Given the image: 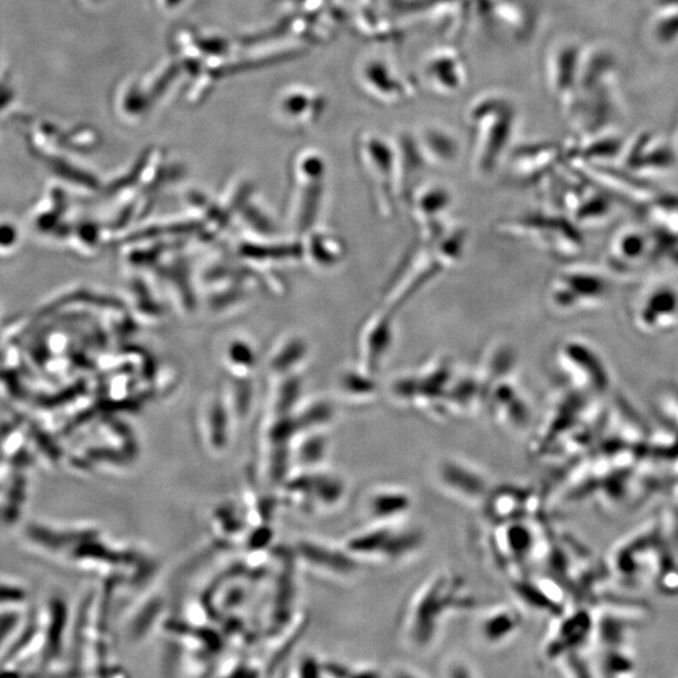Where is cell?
<instances>
[{
    "mask_svg": "<svg viewBox=\"0 0 678 678\" xmlns=\"http://www.w3.org/2000/svg\"><path fill=\"white\" fill-rule=\"evenodd\" d=\"M474 607L473 595L460 575L436 572L417 586L403 607L400 638L409 649L428 653L438 643L447 622Z\"/></svg>",
    "mask_w": 678,
    "mask_h": 678,
    "instance_id": "obj_1",
    "label": "cell"
},
{
    "mask_svg": "<svg viewBox=\"0 0 678 678\" xmlns=\"http://www.w3.org/2000/svg\"><path fill=\"white\" fill-rule=\"evenodd\" d=\"M470 133V161L476 176L488 178L508 155L519 123L515 97L502 89H485L465 109Z\"/></svg>",
    "mask_w": 678,
    "mask_h": 678,
    "instance_id": "obj_2",
    "label": "cell"
},
{
    "mask_svg": "<svg viewBox=\"0 0 678 678\" xmlns=\"http://www.w3.org/2000/svg\"><path fill=\"white\" fill-rule=\"evenodd\" d=\"M463 244V232H447L444 227L423 237V245L409 256L393 279L386 295V308L395 310L405 305L457 259Z\"/></svg>",
    "mask_w": 678,
    "mask_h": 678,
    "instance_id": "obj_3",
    "label": "cell"
},
{
    "mask_svg": "<svg viewBox=\"0 0 678 678\" xmlns=\"http://www.w3.org/2000/svg\"><path fill=\"white\" fill-rule=\"evenodd\" d=\"M426 536L423 529L406 521L364 526L347 538L345 547L364 563L402 564L423 551Z\"/></svg>",
    "mask_w": 678,
    "mask_h": 678,
    "instance_id": "obj_4",
    "label": "cell"
},
{
    "mask_svg": "<svg viewBox=\"0 0 678 678\" xmlns=\"http://www.w3.org/2000/svg\"><path fill=\"white\" fill-rule=\"evenodd\" d=\"M356 158L368 180L380 214L390 216L399 208L396 188V149L392 135L361 130L356 137Z\"/></svg>",
    "mask_w": 678,
    "mask_h": 678,
    "instance_id": "obj_5",
    "label": "cell"
},
{
    "mask_svg": "<svg viewBox=\"0 0 678 678\" xmlns=\"http://www.w3.org/2000/svg\"><path fill=\"white\" fill-rule=\"evenodd\" d=\"M353 76L360 93L375 105L400 107L417 95L419 81L386 53L361 54L356 61Z\"/></svg>",
    "mask_w": 678,
    "mask_h": 678,
    "instance_id": "obj_6",
    "label": "cell"
},
{
    "mask_svg": "<svg viewBox=\"0 0 678 678\" xmlns=\"http://www.w3.org/2000/svg\"><path fill=\"white\" fill-rule=\"evenodd\" d=\"M555 364L570 389L600 398L611 388V372L602 354L583 338H568L557 347Z\"/></svg>",
    "mask_w": 678,
    "mask_h": 678,
    "instance_id": "obj_7",
    "label": "cell"
},
{
    "mask_svg": "<svg viewBox=\"0 0 678 678\" xmlns=\"http://www.w3.org/2000/svg\"><path fill=\"white\" fill-rule=\"evenodd\" d=\"M611 283L601 272L573 267L558 274L549 288V301L562 314L591 310L606 304Z\"/></svg>",
    "mask_w": 678,
    "mask_h": 678,
    "instance_id": "obj_8",
    "label": "cell"
},
{
    "mask_svg": "<svg viewBox=\"0 0 678 678\" xmlns=\"http://www.w3.org/2000/svg\"><path fill=\"white\" fill-rule=\"evenodd\" d=\"M507 229L512 235L525 237L544 247L548 253L570 258L584 250V240L581 227L570 218L533 214L527 215L515 222L507 223Z\"/></svg>",
    "mask_w": 678,
    "mask_h": 678,
    "instance_id": "obj_9",
    "label": "cell"
},
{
    "mask_svg": "<svg viewBox=\"0 0 678 678\" xmlns=\"http://www.w3.org/2000/svg\"><path fill=\"white\" fill-rule=\"evenodd\" d=\"M453 382L451 366L444 361L426 363L415 374L393 383L392 396L403 405L415 406L436 416L446 414V398Z\"/></svg>",
    "mask_w": 678,
    "mask_h": 678,
    "instance_id": "obj_10",
    "label": "cell"
},
{
    "mask_svg": "<svg viewBox=\"0 0 678 678\" xmlns=\"http://www.w3.org/2000/svg\"><path fill=\"white\" fill-rule=\"evenodd\" d=\"M432 479L446 497L472 507L481 508L492 489L488 474L480 466L454 455L438 457Z\"/></svg>",
    "mask_w": 678,
    "mask_h": 678,
    "instance_id": "obj_11",
    "label": "cell"
},
{
    "mask_svg": "<svg viewBox=\"0 0 678 678\" xmlns=\"http://www.w3.org/2000/svg\"><path fill=\"white\" fill-rule=\"evenodd\" d=\"M417 81L430 94L452 98L469 84V70L459 50L438 45L421 61Z\"/></svg>",
    "mask_w": 678,
    "mask_h": 678,
    "instance_id": "obj_12",
    "label": "cell"
},
{
    "mask_svg": "<svg viewBox=\"0 0 678 678\" xmlns=\"http://www.w3.org/2000/svg\"><path fill=\"white\" fill-rule=\"evenodd\" d=\"M634 324L644 335H667L678 331V288L658 283L637 299Z\"/></svg>",
    "mask_w": 678,
    "mask_h": 678,
    "instance_id": "obj_13",
    "label": "cell"
},
{
    "mask_svg": "<svg viewBox=\"0 0 678 678\" xmlns=\"http://www.w3.org/2000/svg\"><path fill=\"white\" fill-rule=\"evenodd\" d=\"M414 508V495L401 485L379 484L366 490L360 499L364 526L399 523Z\"/></svg>",
    "mask_w": 678,
    "mask_h": 678,
    "instance_id": "obj_14",
    "label": "cell"
},
{
    "mask_svg": "<svg viewBox=\"0 0 678 678\" xmlns=\"http://www.w3.org/2000/svg\"><path fill=\"white\" fill-rule=\"evenodd\" d=\"M582 50L572 42H562L549 53L547 61V77L549 87L561 100L568 113L576 99V84Z\"/></svg>",
    "mask_w": 678,
    "mask_h": 678,
    "instance_id": "obj_15",
    "label": "cell"
},
{
    "mask_svg": "<svg viewBox=\"0 0 678 678\" xmlns=\"http://www.w3.org/2000/svg\"><path fill=\"white\" fill-rule=\"evenodd\" d=\"M654 255V240L636 225L617 229L607 246L606 259L612 269L632 273Z\"/></svg>",
    "mask_w": 678,
    "mask_h": 678,
    "instance_id": "obj_16",
    "label": "cell"
},
{
    "mask_svg": "<svg viewBox=\"0 0 678 678\" xmlns=\"http://www.w3.org/2000/svg\"><path fill=\"white\" fill-rule=\"evenodd\" d=\"M392 310L384 309L366 320L357 342V354L362 371L378 373L392 342Z\"/></svg>",
    "mask_w": 678,
    "mask_h": 678,
    "instance_id": "obj_17",
    "label": "cell"
},
{
    "mask_svg": "<svg viewBox=\"0 0 678 678\" xmlns=\"http://www.w3.org/2000/svg\"><path fill=\"white\" fill-rule=\"evenodd\" d=\"M421 159L427 167L447 168L460 155L459 137L451 127L439 123H424L411 133Z\"/></svg>",
    "mask_w": 678,
    "mask_h": 678,
    "instance_id": "obj_18",
    "label": "cell"
},
{
    "mask_svg": "<svg viewBox=\"0 0 678 678\" xmlns=\"http://www.w3.org/2000/svg\"><path fill=\"white\" fill-rule=\"evenodd\" d=\"M485 403L497 423L511 432H523L530 423L531 412L527 399L507 379L492 384Z\"/></svg>",
    "mask_w": 678,
    "mask_h": 678,
    "instance_id": "obj_19",
    "label": "cell"
},
{
    "mask_svg": "<svg viewBox=\"0 0 678 678\" xmlns=\"http://www.w3.org/2000/svg\"><path fill=\"white\" fill-rule=\"evenodd\" d=\"M301 557L319 572L338 580H351L362 571L363 563L342 545L320 542H304L299 548Z\"/></svg>",
    "mask_w": 678,
    "mask_h": 678,
    "instance_id": "obj_20",
    "label": "cell"
},
{
    "mask_svg": "<svg viewBox=\"0 0 678 678\" xmlns=\"http://www.w3.org/2000/svg\"><path fill=\"white\" fill-rule=\"evenodd\" d=\"M536 506L537 497L533 492L507 485V487L498 489L492 488L481 508L485 517L492 525H500L517 519L534 518L537 515Z\"/></svg>",
    "mask_w": 678,
    "mask_h": 678,
    "instance_id": "obj_21",
    "label": "cell"
},
{
    "mask_svg": "<svg viewBox=\"0 0 678 678\" xmlns=\"http://www.w3.org/2000/svg\"><path fill=\"white\" fill-rule=\"evenodd\" d=\"M523 613L512 604H498L483 613L476 623V636L489 648L506 646L523 627Z\"/></svg>",
    "mask_w": 678,
    "mask_h": 678,
    "instance_id": "obj_22",
    "label": "cell"
},
{
    "mask_svg": "<svg viewBox=\"0 0 678 678\" xmlns=\"http://www.w3.org/2000/svg\"><path fill=\"white\" fill-rule=\"evenodd\" d=\"M625 167L631 173L646 176V173L664 172L672 169L676 163L674 151L667 145L657 142L650 135H639L631 144L625 156Z\"/></svg>",
    "mask_w": 678,
    "mask_h": 678,
    "instance_id": "obj_23",
    "label": "cell"
},
{
    "mask_svg": "<svg viewBox=\"0 0 678 678\" xmlns=\"http://www.w3.org/2000/svg\"><path fill=\"white\" fill-rule=\"evenodd\" d=\"M562 150L553 144H537L525 146L511 156V178L521 182L537 181L551 171Z\"/></svg>",
    "mask_w": 678,
    "mask_h": 678,
    "instance_id": "obj_24",
    "label": "cell"
},
{
    "mask_svg": "<svg viewBox=\"0 0 678 678\" xmlns=\"http://www.w3.org/2000/svg\"><path fill=\"white\" fill-rule=\"evenodd\" d=\"M407 204L412 208V215L421 227V233H424L442 225L438 218L443 216L451 205V194L439 184H427L419 189L416 187Z\"/></svg>",
    "mask_w": 678,
    "mask_h": 678,
    "instance_id": "obj_25",
    "label": "cell"
},
{
    "mask_svg": "<svg viewBox=\"0 0 678 678\" xmlns=\"http://www.w3.org/2000/svg\"><path fill=\"white\" fill-rule=\"evenodd\" d=\"M615 68L616 60L610 51L604 49H592L590 52L582 51L576 97L606 85Z\"/></svg>",
    "mask_w": 678,
    "mask_h": 678,
    "instance_id": "obj_26",
    "label": "cell"
},
{
    "mask_svg": "<svg viewBox=\"0 0 678 678\" xmlns=\"http://www.w3.org/2000/svg\"><path fill=\"white\" fill-rule=\"evenodd\" d=\"M515 356L507 346H494L484 354L478 371L479 380L488 390L492 384L509 378Z\"/></svg>",
    "mask_w": 678,
    "mask_h": 678,
    "instance_id": "obj_27",
    "label": "cell"
},
{
    "mask_svg": "<svg viewBox=\"0 0 678 678\" xmlns=\"http://www.w3.org/2000/svg\"><path fill=\"white\" fill-rule=\"evenodd\" d=\"M590 140L580 146H575L572 150V158L580 160L582 163H595L604 160L616 158L623 148V141L618 136L603 135L589 136Z\"/></svg>",
    "mask_w": 678,
    "mask_h": 678,
    "instance_id": "obj_28",
    "label": "cell"
},
{
    "mask_svg": "<svg viewBox=\"0 0 678 678\" xmlns=\"http://www.w3.org/2000/svg\"><path fill=\"white\" fill-rule=\"evenodd\" d=\"M373 379L374 375L357 369L354 373L346 375L345 395L357 403L370 402L378 395V388Z\"/></svg>",
    "mask_w": 678,
    "mask_h": 678,
    "instance_id": "obj_29",
    "label": "cell"
},
{
    "mask_svg": "<svg viewBox=\"0 0 678 678\" xmlns=\"http://www.w3.org/2000/svg\"><path fill=\"white\" fill-rule=\"evenodd\" d=\"M654 39L663 45H671L678 42V7L664 8L653 27Z\"/></svg>",
    "mask_w": 678,
    "mask_h": 678,
    "instance_id": "obj_30",
    "label": "cell"
},
{
    "mask_svg": "<svg viewBox=\"0 0 678 678\" xmlns=\"http://www.w3.org/2000/svg\"><path fill=\"white\" fill-rule=\"evenodd\" d=\"M328 452L327 439L324 436L310 437L304 447H300V459L306 465L310 466V469H318V465L322 464L326 459Z\"/></svg>",
    "mask_w": 678,
    "mask_h": 678,
    "instance_id": "obj_31",
    "label": "cell"
},
{
    "mask_svg": "<svg viewBox=\"0 0 678 678\" xmlns=\"http://www.w3.org/2000/svg\"><path fill=\"white\" fill-rule=\"evenodd\" d=\"M442 676L452 678L478 676V672L474 670L473 666L469 663L464 661L462 658L448 659V661H446L442 667Z\"/></svg>",
    "mask_w": 678,
    "mask_h": 678,
    "instance_id": "obj_32",
    "label": "cell"
},
{
    "mask_svg": "<svg viewBox=\"0 0 678 678\" xmlns=\"http://www.w3.org/2000/svg\"><path fill=\"white\" fill-rule=\"evenodd\" d=\"M676 519H677V521H674L672 525L670 523V529H671L670 531H668V529L666 528L667 529V534H668V537H670V540H671V543H672L674 548L676 545H678V518H676ZM677 555H678V548H677Z\"/></svg>",
    "mask_w": 678,
    "mask_h": 678,
    "instance_id": "obj_33",
    "label": "cell"
}]
</instances>
